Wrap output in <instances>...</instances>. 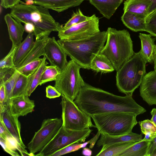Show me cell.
<instances>
[{
	"label": "cell",
	"mask_w": 156,
	"mask_h": 156,
	"mask_svg": "<svg viewBox=\"0 0 156 156\" xmlns=\"http://www.w3.org/2000/svg\"><path fill=\"white\" fill-rule=\"evenodd\" d=\"M74 102L81 110L90 116L113 112L137 115L146 111L135 101L132 96H119L86 83Z\"/></svg>",
	"instance_id": "6da1fadb"
},
{
	"label": "cell",
	"mask_w": 156,
	"mask_h": 156,
	"mask_svg": "<svg viewBox=\"0 0 156 156\" xmlns=\"http://www.w3.org/2000/svg\"><path fill=\"white\" fill-rule=\"evenodd\" d=\"M107 31L99 32L76 40L57 41L67 55L82 68L90 69L91 62L100 53L107 40Z\"/></svg>",
	"instance_id": "7a4b0ae2"
},
{
	"label": "cell",
	"mask_w": 156,
	"mask_h": 156,
	"mask_svg": "<svg viewBox=\"0 0 156 156\" xmlns=\"http://www.w3.org/2000/svg\"><path fill=\"white\" fill-rule=\"evenodd\" d=\"M10 13L19 22L32 24L36 39L58 32L63 27L54 19L48 9L39 5L20 3L11 9Z\"/></svg>",
	"instance_id": "3957f363"
},
{
	"label": "cell",
	"mask_w": 156,
	"mask_h": 156,
	"mask_svg": "<svg viewBox=\"0 0 156 156\" xmlns=\"http://www.w3.org/2000/svg\"><path fill=\"white\" fill-rule=\"evenodd\" d=\"M106 44L100 53L106 56L117 71L134 55L133 41L126 30L108 27Z\"/></svg>",
	"instance_id": "277c9868"
},
{
	"label": "cell",
	"mask_w": 156,
	"mask_h": 156,
	"mask_svg": "<svg viewBox=\"0 0 156 156\" xmlns=\"http://www.w3.org/2000/svg\"><path fill=\"white\" fill-rule=\"evenodd\" d=\"M147 62L140 51L124 63L117 72L116 85L119 90L132 96L140 86L146 74Z\"/></svg>",
	"instance_id": "5b68a950"
},
{
	"label": "cell",
	"mask_w": 156,
	"mask_h": 156,
	"mask_svg": "<svg viewBox=\"0 0 156 156\" xmlns=\"http://www.w3.org/2000/svg\"><path fill=\"white\" fill-rule=\"evenodd\" d=\"M137 115L123 112H113L91 116L96 128L101 134L117 136L132 131L137 124Z\"/></svg>",
	"instance_id": "8992f818"
},
{
	"label": "cell",
	"mask_w": 156,
	"mask_h": 156,
	"mask_svg": "<svg viewBox=\"0 0 156 156\" xmlns=\"http://www.w3.org/2000/svg\"><path fill=\"white\" fill-rule=\"evenodd\" d=\"M81 67L71 59L55 81V87L61 94L72 101L85 84L80 74Z\"/></svg>",
	"instance_id": "52a82bcc"
},
{
	"label": "cell",
	"mask_w": 156,
	"mask_h": 156,
	"mask_svg": "<svg viewBox=\"0 0 156 156\" xmlns=\"http://www.w3.org/2000/svg\"><path fill=\"white\" fill-rule=\"evenodd\" d=\"M62 126L66 129L80 130L96 128L91 116L81 110L74 101L61 95Z\"/></svg>",
	"instance_id": "ba28073f"
},
{
	"label": "cell",
	"mask_w": 156,
	"mask_h": 156,
	"mask_svg": "<svg viewBox=\"0 0 156 156\" xmlns=\"http://www.w3.org/2000/svg\"><path fill=\"white\" fill-rule=\"evenodd\" d=\"M92 131L90 129L80 130L69 129L62 126L52 139L35 156H51L70 144L84 142Z\"/></svg>",
	"instance_id": "9c48e42d"
},
{
	"label": "cell",
	"mask_w": 156,
	"mask_h": 156,
	"mask_svg": "<svg viewBox=\"0 0 156 156\" xmlns=\"http://www.w3.org/2000/svg\"><path fill=\"white\" fill-rule=\"evenodd\" d=\"M62 119L48 118L43 121L40 129L34 134L27 148L31 156L40 152L56 134L62 125Z\"/></svg>",
	"instance_id": "30bf717a"
},
{
	"label": "cell",
	"mask_w": 156,
	"mask_h": 156,
	"mask_svg": "<svg viewBox=\"0 0 156 156\" xmlns=\"http://www.w3.org/2000/svg\"><path fill=\"white\" fill-rule=\"evenodd\" d=\"M100 31L99 19L93 14L88 20L66 29L58 31L61 40H73L83 38Z\"/></svg>",
	"instance_id": "8fae6325"
},
{
	"label": "cell",
	"mask_w": 156,
	"mask_h": 156,
	"mask_svg": "<svg viewBox=\"0 0 156 156\" xmlns=\"http://www.w3.org/2000/svg\"><path fill=\"white\" fill-rule=\"evenodd\" d=\"M44 56L49 61L50 65L57 67L60 72L68 63L67 55L55 37H49L44 48Z\"/></svg>",
	"instance_id": "7c38bea8"
},
{
	"label": "cell",
	"mask_w": 156,
	"mask_h": 156,
	"mask_svg": "<svg viewBox=\"0 0 156 156\" xmlns=\"http://www.w3.org/2000/svg\"><path fill=\"white\" fill-rule=\"evenodd\" d=\"M18 118L12 112L9 105H5L3 108L0 109V119L2 121L11 136L26 148L21 136V125Z\"/></svg>",
	"instance_id": "4fadbf2b"
},
{
	"label": "cell",
	"mask_w": 156,
	"mask_h": 156,
	"mask_svg": "<svg viewBox=\"0 0 156 156\" xmlns=\"http://www.w3.org/2000/svg\"><path fill=\"white\" fill-rule=\"evenodd\" d=\"M140 95L149 105H156V72L145 74L140 86Z\"/></svg>",
	"instance_id": "5bb4252c"
},
{
	"label": "cell",
	"mask_w": 156,
	"mask_h": 156,
	"mask_svg": "<svg viewBox=\"0 0 156 156\" xmlns=\"http://www.w3.org/2000/svg\"><path fill=\"white\" fill-rule=\"evenodd\" d=\"M26 4L39 5L58 12L80 5L86 0H24Z\"/></svg>",
	"instance_id": "9a60e30c"
},
{
	"label": "cell",
	"mask_w": 156,
	"mask_h": 156,
	"mask_svg": "<svg viewBox=\"0 0 156 156\" xmlns=\"http://www.w3.org/2000/svg\"><path fill=\"white\" fill-rule=\"evenodd\" d=\"M28 95L11 98L8 105L12 112L19 117L26 115L34 111L35 105L34 100Z\"/></svg>",
	"instance_id": "2e32d148"
},
{
	"label": "cell",
	"mask_w": 156,
	"mask_h": 156,
	"mask_svg": "<svg viewBox=\"0 0 156 156\" xmlns=\"http://www.w3.org/2000/svg\"><path fill=\"white\" fill-rule=\"evenodd\" d=\"M7 25L9 38L12 42V46L17 47L22 42L25 31L24 27L15 20L10 13L6 14L4 17Z\"/></svg>",
	"instance_id": "e0dca14e"
},
{
	"label": "cell",
	"mask_w": 156,
	"mask_h": 156,
	"mask_svg": "<svg viewBox=\"0 0 156 156\" xmlns=\"http://www.w3.org/2000/svg\"><path fill=\"white\" fill-rule=\"evenodd\" d=\"M143 140L141 134L135 133L132 132L122 135L111 136L101 134L99 140L97 141V145L98 147L102 146L101 150L112 144L123 142L138 141Z\"/></svg>",
	"instance_id": "ac0fdd59"
},
{
	"label": "cell",
	"mask_w": 156,
	"mask_h": 156,
	"mask_svg": "<svg viewBox=\"0 0 156 156\" xmlns=\"http://www.w3.org/2000/svg\"><path fill=\"white\" fill-rule=\"evenodd\" d=\"M49 35L36 39L33 47L26 56L17 65L16 69L22 67L27 64L44 55V49L49 39Z\"/></svg>",
	"instance_id": "d6986e66"
},
{
	"label": "cell",
	"mask_w": 156,
	"mask_h": 156,
	"mask_svg": "<svg viewBox=\"0 0 156 156\" xmlns=\"http://www.w3.org/2000/svg\"><path fill=\"white\" fill-rule=\"evenodd\" d=\"M90 3L94 6L103 17L109 19L123 0H88Z\"/></svg>",
	"instance_id": "ffe728a7"
},
{
	"label": "cell",
	"mask_w": 156,
	"mask_h": 156,
	"mask_svg": "<svg viewBox=\"0 0 156 156\" xmlns=\"http://www.w3.org/2000/svg\"><path fill=\"white\" fill-rule=\"evenodd\" d=\"M146 18L128 11L124 12L121 17L123 24L131 30L135 32L145 31Z\"/></svg>",
	"instance_id": "44dd1931"
},
{
	"label": "cell",
	"mask_w": 156,
	"mask_h": 156,
	"mask_svg": "<svg viewBox=\"0 0 156 156\" xmlns=\"http://www.w3.org/2000/svg\"><path fill=\"white\" fill-rule=\"evenodd\" d=\"M151 5V2L146 0H126L124 3V12L128 11L146 18Z\"/></svg>",
	"instance_id": "7402d4cb"
},
{
	"label": "cell",
	"mask_w": 156,
	"mask_h": 156,
	"mask_svg": "<svg viewBox=\"0 0 156 156\" xmlns=\"http://www.w3.org/2000/svg\"><path fill=\"white\" fill-rule=\"evenodd\" d=\"M34 35L33 33H28L25 39L17 47L14 58L15 66L26 56L33 47L35 43Z\"/></svg>",
	"instance_id": "603a6c76"
},
{
	"label": "cell",
	"mask_w": 156,
	"mask_h": 156,
	"mask_svg": "<svg viewBox=\"0 0 156 156\" xmlns=\"http://www.w3.org/2000/svg\"><path fill=\"white\" fill-rule=\"evenodd\" d=\"M150 34L140 33L139 36L141 42V53L147 62H153L155 44Z\"/></svg>",
	"instance_id": "cb8c5ba5"
},
{
	"label": "cell",
	"mask_w": 156,
	"mask_h": 156,
	"mask_svg": "<svg viewBox=\"0 0 156 156\" xmlns=\"http://www.w3.org/2000/svg\"><path fill=\"white\" fill-rule=\"evenodd\" d=\"M90 69L96 72L106 73L112 72L114 68L108 58L100 53L97 55L93 60Z\"/></svg>",
	"instance_id": "d4e9b609"
},
{
	"label": "cell",
	"mask_w": 156,
	"mask_h": 156,
	"mask_svg": "<svg viewBox=\"0 0 156 156\" xmlns=\"http://www.w3.org/2000/svg\"><path fill=\"white\" fill-rule=\"evenodd\" d=\"M138 141L128 142L112 144L101 150L96 156H119L125 150Z\"/></svg>",
	"instance_id": "484cf974"
},
{
	"label": "cell",
	"mask_w": 156,
	"mask_h": 156,
	"mask_svg": "<svg viewBox=\"0 0 156 156\" xmlns=\"http://www.w3.org/2000/svg\"><path fill=\"white\" fill-rule=\"evenodd\" d=\"M150 141H140L119 154V156H146Z\"/></svg>",
	"instance_id": "4316f807"
},
{
	"label": "cell",
	"mask_w": 156,
	"mask_h": 156,
	"mask_svg": "<svg viewBox=\"0 0 156 156\" xmlns=\"http://www.w3.org/2000/svg\"><path fill=\"white\" fill-rule=\"evenodd\" d=\"M42 62L37 70L29 77L28 87V95L30 97L37 87L40 85L42 74L46 66L48 63L46 61V57L44 56Z\"/></svg>",
	"instance_id": "83f0119b"
},
{
	"label": "cell",
	"mask_w": 156,
	"mask_h": 156,
	"mask_svg": "<svg viewBox=\"0 0 156 156\" xmlns=\"http://www.w3.org/2000/svg\"><path fill=\"white\" fill-rule=\"evenodd\" d=\"M29 80V77H27L20 73L15 84L11 98L28 95Z\"/></svg>",
	"instance_id": "f1b7e54d"
},
{
	"label": "cell",
	"mask_w": 156,
	"mask_h": 156,
	"mask_svg": "<svg viewBox=\"0 0 156 156\" xmlns=\"http://www.w3.org/2000/svg\"><path fill=\"white\" fill-rule=\"evenodd\" d=\"M60 72L55 66H46L42 74L40 85L48 82L55 81Z\"/></svg>",
	"instance_id": "f546056e"
},
{
	"label": "cell",
	"mask_w": 156,
	"mask_h": 156,
	"mask_svg": "<svg viewBox=\"0 0 156 156\" xmlns=\"http://www.w3.org/2000/svg\"><path fill=\"white\" fill-rule=\"evenodd\" d=\"M43 60V58H39L22 67L16 69L21 74L29 77L37 70L41 65Z\"/></svg>",
	"instance_id": "4dcf8cb0"
},
{
	"label": "cell",
	"mask_w": 156,
	"mask_h": 156,
	"mask_svg": "<svg viewBox=\"0 0 156 156\" xmlns=\"http://www.w3.org/2000/svg\"><path fill=\"white\" fill-rule=\"evenodd\" d=\"M90 16L84 15L80 9L74 12L71 18L65 24L61 29L64 30L73 25L86 21L90 18Z\"/></svg>",
	"instance_id": "1f68e13d"
},
{
	"label": "cell",
	"mask_w": 156,
	"mask_h": 156,
	"mask_svg": "<svg viewBox=\"0 0 156 156\" xmlns=\"http://www.w3.org/2000/svg\"><path fill=\"white\" fill-rule=\"evenodd\" d=\"M20 74L16 69L12 76L4 84L6 92V102L5 105H9L15 84Z\"/></svg>",
	"instance_id": "d6a6232c"
},
{
	"label": "cell",
	"mask_w": 156,
	"mask_h": 156,
	"mask_svg": "<svg viewBox=\"0 0 156 156\" xmlns=\"http://www.w3.org/2000/svg\"><path fill=\"white\" fill-rule=\"evenodd\" d=\"M17 47L12 46L9 53L1 60L0 62V70L6 68L15 67L14 58Z\"/></svg>",
	"instance_id": "836d02e7"
},
{
	"label": "cell",
	"mask_w": 156,
	"mask_h": 156,
	"mask_svg": "<svg viewBox=\"0 0 156 156\" xmlns=\"http://www.w3.org/2000/svg\"><path fill=\"white\" fill-rule=\"evenodd\" d=\"M145 22V31L156 37V11L146 18Z\"/></svg>",
	"instance_id": "e575fe53"
},
{
	"label": "cell",
	"mask_w": 156,
	"mask_h": 156,
	"mask_svg": "<svg viewBox=\"0 0 156 156\" xmlns=\"http://www.w3.org/2000/svg\"><path fill=\"white\" fill-rule=\"evenodd\" d=\"M82 148V144L75 143L68 145L58 151L51 156H59L76 151Z\"/></svg>",
	"instance_id": "d590c367"
},
{
	"label": "cell",
	"mask_w": 156,
	"mask_h": 156,
	"mask_svg": "<svg viewBox=\"0 0 156 156\" xmlns=\"http://www.w3.org/2000/svg\"><path fill=\"white\" fill-rule=\"evenodd\" d=\"M16 70L15 67L5 68L0 70V85L4 84L13 75Z\"/></svg>",
	"instance_id": "8d00e7d4"
},
{
	"label": "cell",
	"mask_w": 156,
	"mask_h": 156,
	"mask_svg": "<svg viewBox=\"0 0 156 156\" xmlns=\"http://www.w3.org/2000/svg\"><path fill=\"white\" fill-rule=\"evenodd\" d=\"M142 133L144 134L148 131L156 133V126L151 120L148 119L139 122Z\"/></svg>",
	"instance_id": "74e56055"
},
{
	"label": "cell",
	"mask_w": 156,
	"mask_h": 156,
	"mask_svg": "<svg viewBox=\"0 0 156 156\" xmlns=\"http://www.w3.org/2000/svg\"><path fill=\"white\" fill-rule=\"evenodd\" d=\"M46 97L50 99L59 97L61 94L58 91L55 87L48 86L46 88Z\"/></svg>",
	"instance_id": "f35d334b"
},
{
	"label": "cell",
	"mask_w": 156,
	"mask_h": 156,
	"mask_svg": "<svg viewBox=\"0 0 156 156\" xmlns=\"http://www.w3.org/2000/svg\"><path fill=\"white\" fill-rule=\"evenodd\" d=\"M21 0H1V5L7 9H12L19 4Z\"/></svg>",
	"instance_id": "ab89813d"
},
{
	"label": "cell",
	"mask_w": 156,
	"mask_h": 156,
	"mask_svg": "<svg viewBox=\"0 0 156 156\" xmlns=\"http://www.w3.org/2000/svg\"><path fill=\"white\" fill-rule=\"evenodd\" d=\"M12 136L8 131L2 121L0 119V138L6 140L7 138Z\"/></svg>",
	"instance_id": "60d3db41"
},
{
	"label": "cell",
	"mask_w": 156,
	"mask_h": 156,
	"mask_svg": "<svg viewBox=\"0 0 156 156\" xmlns=\"http://www.w3.org/2000/svg\"><path fill=\"white\" fill-rule=\"evenodd\" d=\"M0 144L4 151L7 153L13 156H19V153L15 151L10 148L7 145L6 140L0 138Z\"/></svg>",
	"instance_id": "b9f144b4"
},
{
	"label": "cell",
	"mask_w": 156,
	"mask_h": 156,
	"mask_svg": "<svg viewBox=\"0 0 156 156\" xmlns=\"http://www.w3.org/2000/svg\"><path fill=\"white\" fill-rule=\"evenodd\" d=\"M146 156H156V136L150 142Z\"/></svg>",
	"instance_id": "7bdbcfd3"
},
{
	"label": "cell",
	"mask_w": 156,
	"mask_h": 156,
	"mask_svg": "<svg viewBox=\"0 0 156 156\" xmlns=\"http://www.w3.org/2000/svg\"><path fill=\"white\" fill-rule=\"evenodd\" d=\"M0 106H5L6 99V92L4 84L0 85Z\"/></svg>",
	"instance_id": "ee69618b"
},
{
	"label": "cell",
	"mask_w": 156,
	"mask_h": 156,
	"mask_svg": "<svg viewBox=\"0 0 156 156\" xmlns=\"http://www.w3.org/2000/svg\"><path fill=\"white\" fill-rule=\"evenodd\" d=\"M145 136L143 140L151 141L156 136V133L151 131L146 132L145 134Z\"/></svg>",
	"instance_id": "f6af8a7d"
},
{
	"label": "cell",
	"mask_w": 156,
	"mask_h": 156,
	"mask_svg": "<svg viewBox=\"0 0 156 156\" xmlns=\"http://www.w3.org/2000/svg\"><path fill=\"white\" fill-rule=\"evenodd\" d=\"M24 24L25 31L28 33L34 32L35 28L32 24L29 23H27Z\"/></svg>",
	"instance_id": "bcb514c9"
},
{
	"label": "cell",
	"mask_w": 156,
	"mask_h": 156,
	"mask_svg": "<svg viewBox=\"0 0 156 156\" xmlns=\"http://www.w3.org/2000/svg\"><path fill=\"white\" fill-rule=\"evenodd\" d=\"M151 2V5L150 6L148 16L156 11V0H146Z\"/></svg>",
	"instance_id": "7dc6e473"
},
{
	"label": "cell",
	"mask_w": 156,
	"mask_h": 156,
	"mask_svg": "<svg viewBox=\"0 0 156 156\" xmlns=\"http://www.w3.org/2000/svg\"><path fill=\"white\" fill-rule=\"evenodd\" d=\"M100 135H101L100 132L98 130L96 135L91 139L92 141L90 143V148L92 149L93 148Z\"/></svg>",
	"instance_id": "c3c4849f"
},
{
	"label": "cell",
	"mask_w": 156,
	"mask_h": 156,
	"mask_svg": "<svg viewBox=\"0 0 156 156\" xmlns=\"http://www.w3.org/2000/svg\"><path fill=\"white\" fill-rule=\"evenodd\" d=\"M152 117L150 120L156 126V108H153L151 112Z\"/></svg>",
	"instance_id": "681fc988"
},
{
	"label": "cell",
	"mask_w": 156,
	"mask_h": 156,
	"mask_svg": "<svg viewBox=\"0 0 156 156\" xmlns=\"http://www.w3.org/2000/svg\"><path fill=\"white\" fill-rule=\"evenodd\" d=\"M82 154L84 155L90 156L92 155V151L89 148L85 147L83 150Z\"/></svg>",
	"instance_id": "f907efd6"
},
{
	"label": "cell",
	"mask_w": 156,
	"mask_h": 156,
	"mask_svg": "<svg viewBox=\"0 0 156 156\" xmlns=\"http://www.w3.org/2000/svg\"><path fill=\"white\" fill-rule=\"evenodd\" d=\"M153 62L154 63V71L156 72V44L154 49Z\"/></svg>",
	"instance_id": "816d5d0a"
}]
</instances>
